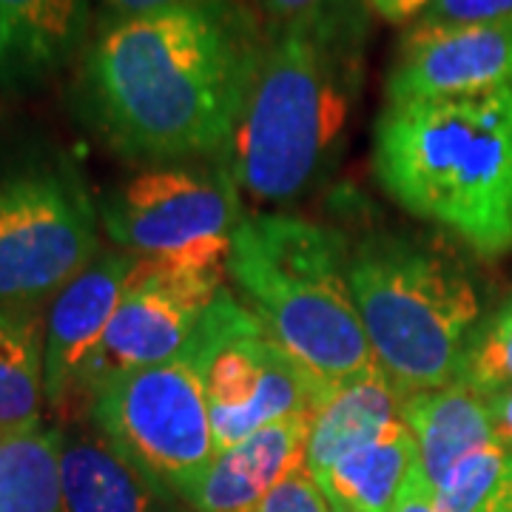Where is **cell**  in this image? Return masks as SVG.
<instances>
[{
	"mask_svg": "<svg viewBox=\"0 0 512 512\" xmlns=\"http://www.w3.org/2000/svg\"><path fill=\"white\" fill-rule=\"evenodd\" d=\"M97 254V211L72 165L37 163L0 177V305L55 296Z\"/></svg>",
	"mask_w": 512,
	"mask_h": 512,
	"instance_id": "8",
	"label": "cell"
},
{
	"mask_svg": "<svg viewBox=\"0 0 512 512\" xmlns=\"http://www.w3.org/2000/svg\"><path fill=\"white\" fill-rule=\"evenodd\" d=\"M404 399L407 396L379 367L330 384L313 413L305 470L319 478L350 450L382 436L384 430L402 421Z\"/></svg>",
	"mask_w": 512,
	"mask_h": 512,
	"instance_id": "17",
	"label": "cell"
},
{
	"mask_svg": "<svg viewBox=\"0 0 512 512\" xmlns=\"http://www.w3.org/2000/svg\"><path fill=\"white\" fill-rule=\"evenodd\" d=\"M254 512H330V504L311 473L302 467L271 490Z\"/></svg>",
	"mask_w": 512,
	"mask_h": 512,
	"instance_id": "24",
	"label": "cell"
},
{
	"mask_svg": "<svg viewBox=\"0 0 512 512\" xmlns=\"http://www.w3.org/2000/svg\"><path fill=\"white\" fill-rule=\"evenodd\" d=\"M512 20V0H433L410 26H484Z\"/></svg>",
	"mask_w": 512,
	"mask_h": 512,
	"instance_id": "23",
	"label": "cell"
},
{
	"mask_svg": "<svg viewBox=\"0 0 512 512\" xmlns=\"http://www.w3.org/2000/svg\"><path fill=\"white\" fill-rule=\"evenodd\" d=\"M225 271L188 268L165 259H137L109 330L92 356L77 396L117 373L174 359L194 339L205 313L225 291Z\"/></svg>",
	"mask_w": 512,
	"mask_h": 512,
	"instance_id": "10",
	"label": "cell"
},
{
	"mask_svg": "<svg viewBox=\"0 0 512 512\" xmlns=\"http://www.w3.org/2000/svg\"><path fill=\"white\" fill-rule=\"evenodd\" d=\"M456 382L484 396L512 387V296L473 330Z\"/></svg>",
	"mask_w": 512,
	"mask_h": 512,
	"instance_id": "22",
	"label": "cell"
},
{
	"mask_svg": "<svg viewBox=\"0 0 512 512\" xmlns=\"http://www.w3.org/2000/svg\"><path fill=\"white\" fill-rule=\"evenodd\" d=\"M330 512H336V510H330Z\"/></svg>",
	"mask_w": 512,
	"mask_h": 512,
	"instance_id": "30",
	"label": "cell"
},
{
	"mask_svg": "<svg viewBox=\"0 0 512 512\" xmlns=\"http://www.w3.org/2000/svg\"><path fill=\"white\" fill-rule=\"evenodd\" d=\"M225 274L242 305L322 384L379 367L353 302L348 256L328 228L291 214L242 217Z\"/></svg>",
	"mask_w": 512,
	"mask_h": 512,
	"instance_id": "4",
	"label": "cell"
},
{
	"mask_svg": "<svg viewBox=\"0 0 512 512\" xmlns=\"http://www.w3.org/2000/svg\"><path fill=\"white\" fill-rule=\"evenodd\" d=\"M197 342L214 450L276 421L313 416L328 393V384L299 365L231 291H222L205 313Z\"/></svg>",
	"mask_w": 512,
	"mask_h": 512,
	"instance_id": "7",
	"label": "cell"
},
{
	"mask_svg": "<svg viewBox=\"0 0 512 512\" xmlns=\"http://www.w3.org/2000/svg\"><path fill=\"white\" fill-rule=\"evenodd\" d=\"M43 330L35 305H0V430L40 424Z\"/></svg>",
	"mask_w": 512,
	"mask_h": 512,
	"instance_id": "19",
	"label": "cell"
},
{
	"mask_svg": "<svg viewBox=\"0 0 512 512\" xmlns=\"http://www.w3.org/2000/svg\"><path fill=\"white\" fill-rule=\"evenodd\" d=\"M60 427L0 430V512H60Z\"/></svg>",
	"mask_w": 512,
	"mask_h": 512,
	"instance_id": "20",
	"label": "cell"
},
{
	"mask_svg": "<svg viewBox=\"0 0 512 512\" xmlns=\"http://www.w3.org/2000/svg\"><path fill=\"white\" fill-rule=\"evenodd\" d=\"M373 171L407 214L481 259L512 251V83L490 92L387 103Z\"/></svg>",
	"mask_w": 512,
	"mask_h": 512,
	"instance_id": "3",
	"label": "cell"
},
{
	"mask_svg": "<svg viewBox=\"0 0 512 512\" xmlns=\"http://www.w3.org/2000/svg\"><path fill=\"white\" fill-rule=\"evenodd\" d=\"M487 399H490V410H493L495 436L512 450V387L490 393Z\"/></svg>",
	"mask_w": 512,
	"mask_h": 512,
	"instance_id": "28",
	"label": "cell"
},
{
	"mask_svg": "<svg viewBox=\"0 0 512 512\" xmlns=\"http://www.w3.org/2000/svg\"><path fill=\"white\" fill-rule=\"evenodd\" d=\"M311 421L313 416L276 421L217 450L185 504L191 512H254L271 490L305 467Z\"/></svg>",
	"mask_w": 512,
	"mask_h": 512,
	"instance_id": "14",
	"label": "cell"
},
{
	"mask_svg": "<svg viewBox=\"0 0 512 512\" xmlns=\"http://www.w3.org/2000/svg\"><path fill=\"white\" fill-rule=\"evenodd\" d=\"M60 512H177L168 493L94 424L60 430Z\"/></svg>",
	"mask_w": 512,
	"mask_h": 512,
	"instance_id": "13",
	"label": "cell"
},
{
	"mask_svg": "<svg viewBox=\"0 0 512 512\" xmlns=\"http://www.w3.org/2000/svg\"><path fill=\"white\" fill-rule=\"evenodd\" d=\"M89 32V0H0V89L60 72Z\"/></svg>",
	"mask_w": 512,
	"mask_h": 512,
	"instance_id": "15",
	"label": "cell"
},
{
	"mask_svg": "<svg viewBox=\"0 0 512 512\" xmlns=\"http://www.w3.org/2000/svg\"><path fill=\"white\" fill-rule=\"evenodd\" d=\"M103 3L117 12V18H131V15H146V12L163 9V6L180 3V0H103Z\"/></svg>",
	"mask_w": 512,
	"mask_h": 512,
	"instance_id": "29",
	"label": "cell"
},
{
	"mask_svg": "<svg viewBox=\"0 0 512 512\" xmlns=\"http://www.w3.org/2000/svg\"><path fill=\"white\" fill-rule=\"evenodd\" d=\"M228 174L160 165L128 180L103 208V225L120 251L188 268L225 271L242 220Z\"/></svg>",
	"mask_w": 512,
	"mask_h": 512,
	"instance_id": "9",
	"label": "cell"
},
{
	"mask_svg": "<svg viewBox=\"0 0 512 512\" xmlns=\"http://www.w3.org/2000/svg\"><path fill=\"white\" fill-rule=\"evenodd\" d=\"M359 0L268 32L222 171L239 194L288 202L308 194L339 154L365 72Z\"/></svg>",
	"mask_w": 512,
	"mask_h": 512,
	"instance_id": "2",
	"label": "cell"
},
{
	"mask_svg": "<svg viewBox=\"0 0 512 512\" xmlns=\"http://www.w3.org/2000/svg\"><path fill=\"white\" fill-rule=\"evenodd\" d=\"M367 6L390 23H413L433 0H365Z\"/></svg>",
	"mask_w": 512,
	"mask_h": 512,
	"instance_id": "26",
	"label": "cell"
},
{
	"mask_svg": "<svg viewBox=\"0 0 512 512\" xmlns=\"http://www.w3.org/2000/svg\"><path fill=\"white\" fill-rule=\"evenodd\" d=\"M393 512H444V510L436 504L433 490L427 487V481H424V476H421V470H419L416 478L410 481V487H407L402 498H399V504H396V510Z\"/></svg>",
	"mask_w": 512,
	"mask_h": 512,
	"instance_id": "27",
	"label": "cell"
},
{
	"mask_svg": "<svg viewBox=\"0 0 512 512\" xmlns=\"http://www.w3.org/2000/svg\"><path fill=\"white\" fill-rule=\"evenodd\" d=\"M433 498L444 512H512V450L498 441L470 456Z\"/></svg>",
	"mask_w": 512,
	"mask_h": 512,
	"instance_id": "21",
	"label": "cell"
},
{
	"mask_svg": "<svg viewBox=\"0 0 512 512\" xmlns=\"http://www.w3.org/2000/svg\"><path fill=\"white\" fill-rule=\"evenodd\" d=\"M137 256L126 251L97 254L52 296L43 330V396L63 410L77 396L83 370L100 348L123 299Z\"/></svg>",
	"mask_w": 512,
	"mask_h": 512,
	"instance_id": "12",
	"label": "cell"
},
{
	"mask_svg": "<svg viewBox=\"0 0 512 512\" xmlns=\"http://www.w3.org/2000/svg\"><path fill=\"white\" fill-rule=\"evenodd\" d=\"M512 83V20L407 26L387 72V103L481 94Z\"/></svg>",
	"mask_w": 512,
	"mask_h": 512,
	"instance_id": "11",
	"label": "cell"
},
{
	"mask_svg": "<svg viewBox=\"0 0 512 512\" xmlns=\"http://www.w3.org/2000/svg\"><path fill=\"white\" fill-rule=\"evenodd\" d=\"M86 413L117 450L180 501L217 453L197 333L174 359L117 373L92 387Z\"/></svg>",
	"mask_w": 512,
	"mask_h": 512,
	"instance_id": "6",
	"label": "cell"
},
{
	"mask_svg": "<svg viewBox=\"0 0 512 512\" xmlns=\"http://www.w3.org/2000/svg\"><path fill=\"white\" fill-rule=\"evenodd\" d=\"M419 470V447L402 419L382 436L350 450L313 481L328 498L330 510L393 512Z\"/></svg>",
	"mask_w": 512,
	"mask_h": 512,
	"instance_id": "18",
	"label": "cell"
},
{
	"mask_svg": "<svg viewBox=\"0 0 512 512\" xmlns=\"http://www.w3.org/2000/svg\"><path fill=\"white\" fill-rule=\"evenodd\" d=\"M262 43L234 0H180L114 18L83 63V94L111 146L140 160L222 154Z\"/></svg>",
	"mask_w": 512,
	"mask_h": 512,
	"instance_id": "1",
	"label": "cell"
},
{
	"mask_svg": "<svg viewBox=\"0 0 512 512\" xmlns=\"http://www.w3.org/2000/svg\"><path fill=\"white\" fill-rule=\"evenodd\" d=\"M402 419L416 439L430 490L453 476L458 464L498 444L490 399L461 382L407 396Z\"/></svg>",
	"mask_w": 512,
	"mask_h": 512,
	"instance_id": "16",
	"label": "cell"
},
{
	"mask_svg": "<svg viewBox=\"0 0 512 512\" xmlns=\"http://www.w3.org/2000/svg\"><path fill=\"white\" fill-rule=\"evenodd\" d=\"M348 282L376 365L404 396L456 382L478 296L447 259L382 237L348 259Z\"/></svg>",
	"mask_w": 512,
	"mask_h": 512,
	"instance_id": "5",
	"label": "cell"
},
{
	"mask_svg": "<svg viewBox=\"0 0 512 512\" xmlns=\"http://www.w3.org/2000/svg\"><path fill=\"white\" fill-rule=\"evenodd\" d=\"M350 0H256L268 32H279V29H291L308 20L325 18L330 12L342 9Z\"/></svg>",
	"mask_w": 512,
	"mask_h": 512,
	"instance_id": "25",
	"label": "cell"
}]
</instances>
